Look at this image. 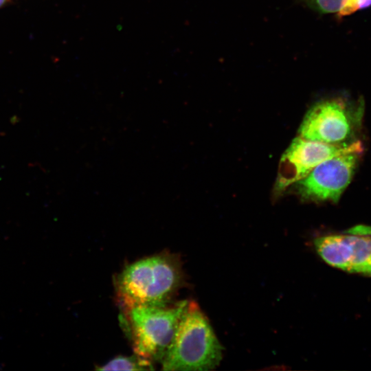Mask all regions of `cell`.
Returning <instances> with one entry per match:
<instances>
[{
    "label": "cell",
    "mask_w": 371,
    "mask_h": 371,
    "mask_svg": "<svg viewBox=\"0 0 371 371\" xmlns=\"http://www.w3.org/2000/svg\"><path fill=\"white\" fill-rule=\"evenodd\" d=\"M183 283L179 258L163 252L127 265L117 276L115 291L122 310L170 305Z\"/></svg>",
    "instance_id": "6da1fadb"
},
{
    "label": "cell",
    "mask_w": 371,
    "mask_h": 371,
    "mask_svg": "<svg viewBox=\"0 0 371 371\" xmlns=\"http://www.w3.org/2000/svg\"><path fill=\"white\" fill-rule=\"evenodd\" d=\"M223 348L199 306L188 301L162 360L164 370H210L217 367Z\"/></svg>",
    "instance_id": "7a4b0ae2"
},
{
    "label": "cell",
    "mask_w": 371,
    "mask_h": 371,
    "mask_svg": "<svg viewBox=\"0 0 371 371\" xmlns=\"http://www.w3.org/2000/svg\"><path fill=\"white\" fill-rule=\"evenodd\" d=\"M188 300L164 307L135 306L122 310L121 322L133 351L150 361L162 360Z\"/></svg>",
    "instance_id": "3957f363"
},
{
    "label": "cell",
    "mask_w": 371,
    "mask_h": 371,
    "mask_svg": "<svg viewBox=\"0 0 371 371\" xmlns=\"http://www.w3.org/2000/svg\"><path fill=\"white\" fill-rule=\"evenodd\" d=\"M363 114V102L355 104L341 98L320 101L305 115L298 136L330 144L351 143L356 141Z\"/></svg>",
    "instance_id": "277c9868"
},
{
    "label": "cell",
    "mask_w": 371,
    "mask_h": 371,
    "mask_svg": "<svg viewBox=\"0 0 371 371\" xmlns=\"http://www.w3.org/2000/svg\"><path fill=\"white\" fill-rule=\"evenodd\" d=\"M363 150L362 143L358 140L348 144H330L297 136L281 157L275 182V193L276 195L282 193L328 159L345 153Z\"/></svg>",
    "instance_id": "5b68a950"
},
{
    "label": "cell",
    "mask_w": 371,
    "mask_h": 371,
    "mask_svg": "<svg viewBox=\"0 0 371 371\" xmlns=\"http://www.w3.org/2000/svg\"><path fill=\"white\" fill-rule=\"evenodd\" d=\"M362 153H345L320 163L295 183L297 194L308 201L337 202L351 182Z\"/></svg>",
    "instance_id": "8992f818"
},
{
    "label": "cell",
    "mask_w": 371,
    "mask_h": 371,
    "mask_svg": "<svg viewBox=\"0 0 371 371\" xmlns=\"http://www.w3.org/2000/svg\"><path fill=\"white\" fill-rule=\"evenodd\" d=\"M319 256L329 265L349 273L371 276V227H352L346 234L315 239Z\"/></svg>",
    "instance_id": "52a82bcc"
},
{
    "label": "cell",
    "mask_w": 371,
    "mask_h": 371,
    "mask_svg": "<svg viewBox=\"0 0 371 371\" xmlns=\"http://www.w3.org/2000/svg\"><path fill=\"white\" fill-rule=\"evenodd\" d=\"M153 362L137 354L118 356L98 367V370H153Z\"/></svg>",
    "instance_id": "ba28073f"
},
{
    "label": "cell",
    "mask_w": 371,
    "mask_h": 371,
    "mask_svg": "<svg viewBox=\"0 0 371 371\" xmlns=\"http://www.w3.org/2000/svg\"><path fill=\"white\" fill-rule=\"evenodd\" d=\"M302 1L319 12L338 15L346 0H302Z\"/></svg>",
    "instance_id": "9c48e42d"
},
{
    "label": "cell",
    "mask_w": 371,
    "mask_h": 371,
    "mask_svg": "<svg viewBox=\"0 0 371 371\" xmlns=\"http://www.w3.org/2000/svg\"><path fill=\"white\" fill-rule=\"evenodd\" d=\"M5 1L6 0H0V7H1Z\"/></svg>",
    "instance_id": "30bf717a"
}]
</instances>
